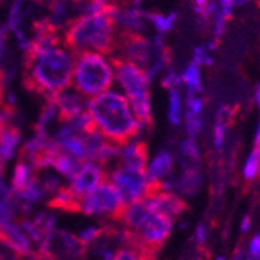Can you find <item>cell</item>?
Returning <instances> with one entry per match:
<instances>
[{
    "label": "cell",
    "instance_id": "d6a6232c",
    "mask_svg": "<svg viewBox=\"0 0 260 260\" xmlns=\"http://www.w3.org/2000/svg\"><path fill=\"white\" fill-rule=\"evenodd\" d=\"M249 228V217H245L243 218V223H242V232H246Z\"/></svg>",
    "mask_w": 260,
    "mask_h": 260
},
{
    "label": "cell",
    "instance_id": "e575fe53",
    "mask_svg": "<svg viewBox=\"0 0 260 260\" xmlns=\"http://www.w3.org/2000/svg\"><path fill=\"white\" fill-rule=\"evenodd\" d=\"M192 2L195 4V7H204L209 2V0H192Z\"/></svg>",
    "mask_w": 260,
    "mask_h": 260
},
{
    "label": "cell",
    "instance_id": "30bf717a",
    "mask_svg": "<svg viewBox=\"0 0 260 260\" xmlns=\"http://www.w3.org/2000/svg\"><path fill=\"white\" fill-rule=\"evenodd\" d=\"M56 106V119L61 125H66L77 119L86 109L87 105L84 103V97H81L77 92H61L53 99Z\"/></svg>",
    "mask_w": 260,
    "mask_h": 260
},
{
    "label": "cell",
    "instance_id": "5b68a950",
    "mask_svg": "<svg viewBox=\"0 0 260 260\" xmlns=\"http://www.w3.org/2000/svg\"><path fill=\"white\" fill-rule=\"evenodd\" d=\"M74 84L77 92L84 99H93L106 92L114 83V69L105 55L84 52L74 55Z\"/></svg>",
    "mask_w": 260,
    "mask_h": 260
},
{
    "label": "cell",
    "instance_id": "5bb4252c",
    "mask_svg": "<svg viewBox=\"0 0 260 260\" xmlns=\"http://www.w3.org/2000/svg\"><path fill=\"white\" fill-rule=\"evenodd\" d=\"M19 217H23V212L11 188L7 187L4 179L0 178V226L14 221Z\"/></svg>",
    "mask_w": 260,
    "mask_h": 260
},
{
    "label": "cell",
    "instance_id": "d6986e66",
    "mask_svg": "<svg viewBox=\"0 0 260 260\" xmlns=\"http://www.w3.org/2000/svg\"><path fill=\"white\" fill-rule=\"evenodd\" d=\"M182 84L187 86V93H200L203 89L201 83V67L195 62H190L181 75Z\"/></svg>",
    "mask_w": 260,
    "mask_h": 260
},
{
    "label": "cell",
    "instance_id": "4316f807",
    "mask_svg": "<svg viewBox=\"0 0 260 260\" xmlns=\"http://www.w3.org/2000/svg\"><path fill=\"white\" fill-rule=\"evenodd\" d=\"M249 257H252L254 260L260 258V234H257L249 243Z\"/></svg>",
    "mask_w": 260,
    "mask_h": 260
},
{
    "label": "cell",
    "instance_id": "ba28073f",
    "mask_svg": "<svg viewBox=\"0 0 260 260\" xmlns=\"http://www.w3.org/2000/svg\"><path fill=\"white\" fill-rule=\"evenodd\" d=\"M172 226H173V218L153 212L148 217V220L144 223V226L139 231H131V232L140 243L157 251L164 245V242L169 239Z\"/></svg>",
    "mask_w": 260,
    "mask_h": 260
},
{
    "label": "cell",
    "instance_id": "d4e9b609",
    "mask_svg": "<svg viewBox=\"0 0 260 260\" xmlns=\"http://www.w3.org/2000/svg\"><path fill=\"white\" fill-rule=\"evenodd\" d=\"M181 84H182L181 75H178L176 72H173V70H169L167 75H165L164 80H162V86H164L165 89H169V90H172V89H179Z\"/></svg>",
    "mask_w": 260,
    "mask_h": 260
},
{
    "label": "cell",
    "instance_id": "f546056e",
    "mask_svg": "<svg viewBox=\"0 0 260 260\" xmlns=\"http://www.w3.org/2000/svg\"><path fill=\"white\" fill-rule=\"evenodd\" d=\"M254 100H255V103H257V108H258V111H260V83L255 86V92H254Z\"/></svg>",
    "mask_w": 260,
    "mask_h": 260
},
{
    "label": "cell",
    "instance_id": "d590c367",
    "mask_svg": "<svg viewBox=\"0 0 260 260\" xmlns=\"http://www.w3.org/2000/svg\"><path fill=\"white\" fill-rule=\"evenodd\" d=\"M0 260H8V258H7V255H5L4 252H0Z\"/></svg>",
    "mask_w": 260,
    "mask_h": 260
},
{
    "label": "cell",
    "instance_id": "484cf974",
    "mask_svg": "<svg viewBox=\"0 0 260 260\" xmlns=\"http://www.w3.org/2000/svg\"><path fill=\"white\" fill-rule=\"evenodd\" d=\"M112 260H140V257L131 246L123 245L119 251L114 254Z\"/></svg>",
    "mask_w": 260,
    "mask_h": 260
},
{
    "label": "cell",
    "instance_id": "603a6c76",
    "mask_svg": "<svg viewBox=\"0 0 260 260\" xmlns=\"http://www.w3.org/2000/svg\"><path fill=\"white\" fill-rule=\"evenodd\" d=\"M226 17L220 13V10H217L210 19V25H212V35H214V41L218 42L221 39V36L224 35L226 30Z\"/></svg>",
    "mask_w": 260,
    "mask_h": 260
},
{
    "label": "cell",
    "instance_id": "3957f363",
    "mask_svg": "<svg viewBox=\"0 0 260 260\" xmlns=\"http://www.w3.org/2000/svg\"><path fill=\"white\" fill-rule=\"evenodd\" d=\"M117 23L112 13H86L70 19L62 33V41L72 55L93 52L112 55L115 50Z\"/></svg>",
    "mask_w": 260,
    "mask_h": 260
},
{
    "label": "cell",
    "instance_id": "4fadbf2b",
    "mask_svg": "<svg viewBox=\"0 0 260 260\" xmlns=\"http://www.w3.org/2000/svg\"><path fill=\"white\" fill-rule=\"evenodd\" d=\"M147 162H148V150L144 140H131L129 144L120 148L119 162L123 167L147 172Z\"/></svg>",
    "mask_w": 260,
    "mask_h": 260
},
{
    "label": "cell",
    "instance_id": "2e32d148",
    "mask_svg": "<svg viewBox=\"0 0 260 260\" xmlns=\"http://www.w3.org/2000/svg\"><path fill=\"white\" fill-rule=\"evenodd\" d=\"M201 181H203V175H201L200 169H190V170H184V173L172 184L182 195L192 197L200 192Z\"/></svg>",
    "mask_w": 260,
    "mask_h": 260
},
{
    "label": "cell",
    "instance_id": "8fae6325",
    "mask_svg": "<svg viewBox=\"0 0 260 260\" xmlns=\"http://www.w3.org/2000/svg\"><path fill=\"white\" fill-rule=\"evenodd\" d=\"M144 198L150 203V207L153 212L167 215L170 218L181 215L187 209V204L179 197H176L175 193H172L169 190H165V188H162V190H159L153 195L144 197Z\"/></svg>",
    "mask_w": 260,
    "mask_h": 260
},
{
    "label": "cell",
    "instance_id": "7c38bea8",
    "mask_svg": "<svg viewBox=\"0 0 260 260\" xmlns=\"http://www.w3.org/2000/svg\"><path fill=\"white\" fill-rule=\"evenodd\" d=\"M151 214H153V210L150 207V203L145 198H140V200L125 204L122 215L117 223L122 224V228L128 231H139Z\"/></svg>",
    "mask_w": 260,
    "mask_h": 260
},
{
    "label": "cell",
    "instance_id": "7a4b0ae2",
    "mask_svg": "<svg viewBox=\"0 0 260 260\" xmlns=\"http://www.w3.org/2000/svg\"><path fill=\"white\" fill-rule=\"evenodd\" d=\"M87 112L99 134L115 147H125L142 131L128 99L119 92L106 90L90 99Z\"/></svg>",
    "mask_w": 260,
    "mask_h": 260
},
{
    "label": "cell",
    "instance_id": "7402d4cb",
    "mask_svg": "<svg viewBox=\"0 0 260 260\" xmlns=\"http://www.w3.org/2000/svg\"><path fill=\"white\" fill-rule=\"evenodd\" d=\"M212 52H214V50H212L207 44L197 47V49L193 50V55H192V62L198 64L200 67H201V66H207V67H209V66H212V64H214V58H212Z\"/></svg>",
    "mask_w": 260,
    "mask_h": 260
},
{
    "label": "cell",
    "instance_id": "52a82bcc",
    "mask_svg": "<svg viewBox=\"0 0 260 260\" xmlns=\"http://www.w3.org/2000/svg\"><path fill=\"white\" fill-rule=\"evenodd\" d=\"M108 181H111L119 190L125 204L144 198L150 184L145 172L128 169L120 164H115L112 170H108Z\"/></svg>",
    "mask_w": 260,
    "mask_h": 260
},
{
    "label": "cell",
    "instance_id": "836d02e7",
    "mask_svg": "<svg viewBox=\"0 0 260 260\" xmlns=\"http://www.w3.org/2000/svg\"><path fill=\"white\" fill-rule=\"evenodd\" d=\"M4 42H5V30H4V28H0V50H2Z\"/></svg>",
    "mask_w": 260,
    "mask_h": 260
},
{
    "label": "cell",
    "instance_id": "4dcf8cb0",
    "mask_svg": "<svg viewBox=\"0 0 260 260\" xmlns=\"http://www.w3.org/2000/svg\"><path fill=\"white\" fill-rule=\"evenodd\" d=\"M254 145L260 147V122L257 125V131H255V140H254Z\"/></svg>",
    "mask_w": 260,
    "mask_h": 260
},
{
    "label": "cell",
    "instance_id": "277c9868",
    "mask_svg": "<svg viewBox=\"0 0 260 260\" xmlns=\"http://www.w3.org/2000/svg\"><path fill=\"white\" fill-rule=\"evenodd\" d=\"M109 62L112 64L117 81L120 83L126 93V99L140 125V129H148L153 125V117L150 102V78L147 77V72L140 66L119 56H111Z\"/></svg>",
    "mask_w": 260,
    "mask_h": 260
},
{
    "label": "cell",
    "instance_id": "e0dca14e",
    "mask_svg": "<svg viewBox=\"0 0 260 260\" xmlns=\"http://www.w3.org/2000/svg\"><path fill=\"white\" fill-rule=\"evenodd\" d=\"M179 156L184 170L200 169V148L195 139H187L182 142L179 148Z\"/></svg>",
    "mask_w": 260,
    "mask_h": 260
},
{
    "label": "cell",
    "instance_id": "8992f818",
    "mask_svg": "<svg viewBox=\"0 0 260 260\" xmlns=\"http://www.w3.org/2000/svg\"><path fill=\"white\" fill-rule=\"evenodd\" d=\"M123 207L125 201L111 181L102 182L81 198V214L97 217L105 221H119Z\"/></svg>",
    "mask_w": 260,
    "mask_h": 260
},
{
    "label": "cell",
    "instance_id": "44dd1931",
    "mask_svg": "<svg viewBox=\"0 0 260 260\" xmlns=\"http://www.w3.org/2000/svg\"><path fill=\"white\" fill-rule=\"evenodd\" d=\"M260 172V147H255L252 148L246 164H245V170H243V175L248 181L254 179Z\"/></svg>",
    "mask_w": 260,
    "mask_h": 260
},
{
    "label": "cell",
    "instance_id": "83f0119b",
    "mask_svg": "<svg viewBox=\"0 0 260 260\" xmlns=\"http://www.w3.org/2000/svg\"><path fill=\"white\" fill-rule=\"evenodd\" d=\"M4 92H5V84H4V70L0 69V112H2L4 106H5V97H4Z\"/></svg>",
    "mask_w": 260,
    "mask_h": 260
},
{
    "label": "cell",
    "instance_id": "cb8c5ba5",
    "mask_svg": "<svg viewBox=\"0 0 260 260\" xmlns=\"http://www.w3.org/2000/svg\"><path fill=\"white\" fill-rule=\"evenodd\" d=\"M201 126H203L201 117L185 114V133H187L188 139H197V136L201 131Z\"/></svg>",
    "mask_w": 260,
    "mask_h": 260
},
{
    "label": "cell",
    "instance_id": "1f68e13d",
    "mask_svg": "<svg viewBox=\"0 0 260 260\" xmlns=\"http://www.w3.org/2000/svg\"><path fill=\"white\" fill-rule=\"evenodd\" d=\"M5 164H7V160L0 156V178L4 176V172H5Z\"/></svg>",
    "mask_w": 260,
    "mask_h": 260
},
{
    "label": "cell",
    "instance_id": "f1b7e54d",
    "mask_svg": "<svg viewBox=\"0 0 260 260\" xmlns=\"http://www.w3.org/2000/svg\"><path fill=\"white\" fill-rule=\"evenodd\" d=\"M195 235H197V243L198 245H203L204 240H206V226L204 224H198Z\"/></svg>",
    "mask_w": 260,
    "mask_h": 260
},
{
    "label": "cell",
    "instance_id": "6da1fadb",
    "mask_svg": "<svg viewBox=\"0 0 260 260\" xmlns=\"http://www.w3.org/2000/svg\"><path fill=\"white\" fill-rule=\"evenodd\" d=\"M74 67L75 56L58 45L47 49L27 45L23 55V87L45 102L52 100L72 86Z\"/></svg>",
    "mask_w": 260,
    "mask_h": 260
},
{
    "label": "cell",
    "instance_id": "9c48e42d",
    "mask_svg": "<svg viewBox=\"0 0 260 260\" xmlns=\"http://www.w3.org/2000/svg\"><path fill=\"white\" fill-rule=\"evenodd\" d=\"M108 181V169L99 162H84L80 170L69 179V188L78 198H83L102 182Z\"/></svg>",
    "mask_w": 260,
    "mask_h": 260
},
{
    "label": "cell",
    "instance_id": "9a60e30c",
    "mask_svg": "<svg viewBox=\"0 0 260 260\" xmlns=\"http://www.w3.org/2000/svg\"><path fill=\"white\" fill-rule=\"evenodd\" d=\"M173 165H175V157L169 150H160L150 165L147 167V178L148 181H162V178L169 176L173 172Z\"/></svg>",
    "mask_w": 260,
    "mask_h": 260
},
{
    "label": "cell",
    "instance_id": "ffe728a7",
    "mask_svg": "<svg viewBox=\"0 0 260 260\" xmlns=\"http://www.w3.org/2000/svg\"><path fill=\"white\" fill-rule=\"evenodd\" d=\"M169 120L175 126H178L181 123V93H179V89H172L170 90Z\"/></svg>",
    "mask_w": 260,
    "mask_h": 260
},
{
    "label": "cell",
    "instance_id": "ac0fdd59",
    "mask_svg": "<svg viewBox=\"0 0 260 260\" xmlns=\"http://www.w3.org/2000/svg\"><path fill=\"white\" fill-rule=\"evenodd\" d=\"M144 17L148 19L151 22V25L157 30L159 36L172 31V28L175 27L178 14L175 11L169 13V14H162V13H144Z\"/></svg>",
    "mask_w": 260,
    "mask_h": 260
}]
</instances>
